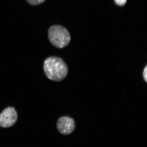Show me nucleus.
<instances>
[{"label": "nucleus", "mask_w": 147, "mask_h": 147, "mask_svg": "<svg viewBox=\"0 0 147 147\" xmlns=\"http://www.w3.org/2000/svg\"><path fill=\"white\" fill-rule=\"evenodd\" d=\"M43 69L46 76L49 80L60 82L67 75L68 69L63 60L58 57H51L44 61Z\"/></svg>", "instance_id": "nucleus-1"}, {"label": "nucleus", "mask_w": 147, "mask_h": 147, "mask_svg": "<svg viewBox=\"0 0 147 147\" xmlns=\"http://www.w3.org/2000/svg\"><path fill=\"white\" fill-rule=\"evenodd\" d=\"M49 41L55 47L62 49L69 45L70 41V35L67 29L59 25H54L49 28L48 30Z\"/></svg>", "instance_id": "nucleus-2"}, {"label": "nucleus", "mask_w": 147, "mask_h": 147, "mask_svg": "<svg viewBox=\"0 0 147 147\" xmlns=\"http://www.w3.org/2000/svg\"><path fill=\"white\" fill-rule=\"evenodd\" d=\"M18 115L14 108L8 107L0 114V126L3 128L11 127L17 121Z\"/></svg>", "instance_id": "nucleus-3"}, {"label": "nucleus", "mask_w": 147, "mask_h": 147, "mask_svg": "<svg viewBox=\"0 0 147 147\" xmlns=\"http://www.w3.org/2000/svg\"><path fill=\"white\" fill-rule=\"evenodd\" d=\"M75 123L74 119L68 116H63L58 119L57 127L59 131L64 135H68L72 133L75 129Z\"/></svg>", "instance_id": "nucleus-4"}, {"label": "nucleus", "mask_w": 147, "mask_h": 147, "mask_svg": "<svg viewBox=\"0 0 147 147\" xmlns=\"http://www.w3.org/2000/svg\"><path fill=\"white\" fill-rule=\"evenodd\" d=\"M46 0H26L29 4L33 5H39L43 3Z\"/></svg>", "instance_id": "nucleus-5"}, {"label": "nucleus", "mask_w": 147, "mask_h": 147, "mask_svg": "<svg viewBox=\"0 0 147 147\" xmlns=\"http://www.w3.org/2000/svg\"><path fill=\"white\" fill-rule=\"evenodd\" d=\"M115 2L119 6H123L125 4L127 0H115Z\"/></svg>", "instance_id": "nucleus-6"}, {"label": "nucleus", "mask_w": 147, "mask_h": 147, "mask_svg": "<svg viewBox=\"0 0 147 147\" xmlns=\"http://www.w3.org/2000/svg\"><path fill=\"white\" fill-rule=\"evenodd\" d=\"M147 66H146L144 69V71L143 72V78H144V80L146 82H147Z\"/></svg>", "instance_id": "nucleus-7"}]
</instances>
